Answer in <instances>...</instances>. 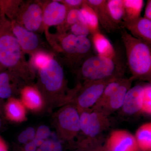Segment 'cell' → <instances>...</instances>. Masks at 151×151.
Wrapping results in <instances>:
<instances>
[{
  "mask_svg": "<svg viewBox=\"0 0 151 151\" xmlns=\"http://www.w3.org/2000/svg\"><path fill=\"white\" fill-rule=\"evenodd\" d=\"M145 17L151 20V0L148 1L145 11Z\"/></svg>",
  "mask_w": 151,
  "mask_h": 151,
  "instance_id": "cell-35",
  "label": "cell"
},
{
  "mask_svg": "<svg viewBox=\"0 0 151 151\" xmlns=\"http://www.w3.org/2000/svg\"><path fill=\"white\" fill-rule=\"evenodd\" d=\"M12 30L24 53L32 55L36 52L45 50L39 36L35 32L28 30L14 22Z\"/></svg>",
  "mask_w": 151,
  "mask_h": 151,
  "instance_id": "cell-10",
  "label": "cell"
},
{
  "mask_svg": "<svg viewBox=\"0 0 151 151\" xmlns=\"http://www.w3.org/2000/svg\"><path fill=\"white\" fill-rule=\"evenodd\" d=\"M6 116L11 121L22 122L26 120V112L24 105L17 99L11 98L6 105Z\"/></svg>",
  "mask_w": 151,
  "mask_h": 151,
  "instance_id": "cell-19",
  "label": "cell"
},
{
  "mask_svg": "<svg viewBox=\"0 0 151 151\" xmlns=\"http://www.w3.org/2000/svg\"><path fill=\"white\" fill-rule=\"evenodd\" d=\"M122 27L132 35L151 45V20L142 17L129 22H123Z\"/></svg>",
  "mask_w": 151,
  "mask_h": 151,
  "instance_id": "cell-13",
  "label": "cell"
},
{
  "mask_svg": "<svg viewBox=\"0 0 151 151\" xmlns=\"http://www.w3.org/2000/svg\"><path fill=\"white\" fill-rule=\"evenodd\" d=\"M37 151H63L61 143L55 139H48L38 148Z\"/></svg>",
  "mask_w": 151,
  "mask_h": 151,
  "instance_id": "cell-29",
  "label": "cell"
},
{
  "mask_svg": "<svg viewBox=\"0 0 151 151\" xmlns=\"http://www.w3.org/2000/svg\"><path fill=\"white\" fill-rule=\"evenodd\" d=\"M36 132L32 127H28L20 134L18 137V140L22 144L27 143L33 141L35 138Z\"/></svg>",
  "mask_w": 151,
  "mask_h": 151,
  "instance_id": "cell-31",
  "label": "cell"
},
{
  "mask_svg": "<svg viewBox=\"0 0 151 151\" xmlns=\"http://www.w3.org/2000/svg\"><path fill=\"white\" fill-rule=\"evenodd\" d=\"M121 35L127 63L135 78L151 80V45L135 37L122 27Z\"/></svg>",
  "mask_w": 151,
  "mask_h": 151,
  "instance_id": "cell-1",
  "label": "cell"
},
{
  "mask_svg": "<svg viewBox=\"0 0 151 151\" xmlns=\"http://www.w3.org/2000/svg\"><path fill=\"white\" fill-rule=\"evenodd\" d=\"M144 3L143 0H124L125 17L123 22L132 21L140 17Z\"/></svg>",
  "mask_w": 151,
  "mask_h": 151,
  "instance_id": "cell-23",
  "label": "cell"
},
{
  "mask_svg": "<svg viewBox=\"0 0 151 151\" xmlns=\"http://www.w3.org/2000/svg\"><path fill=\"white\" fill-rule=\"evenodd\" d=\"M60 131L63 137L72 139L80 130V113L77 108L67 105L60 110L58 116Z\"/></svg>",
  "mask_w": 151,
  "mask_h": 151,
  "instance_id": "cell-8",
  "label": "cell"
},
{
  "mask_svg": "<svg viewBox=\"0 0 151 151\" xmlns=\"http://www.w3.org/2000/svg\"><path fill=\"white\" fill-rule=\"evenodd\" d=\"M142 111L151 115V84L144 86Z\"/></svg>",
  "mask_w": 151,
  "mask_h": 151,
  "instance_id": "cell-28",
  "label": "cell"
},
{
  "mask_svg": "<svg viewBox=\"0 0 151 151\" xmlns=\"http://www.w3.org/2000/svg\"><path fill=\"white\" fill-rule=\"evenodd\" d=\"M81 20V13L79 9H71L68 10L65 22L61 26L62 27L61 33H66L65 32L69 29L70 27Z\"/></svg>",
  "mask_w": 151,
  "mask_h": 151,
  "instance_id": "cell-26",
  "label": "cell"
},
{
  "mask_svg": "<svg viewBox=\"0 0 151 151\" xmlns=\"http://www.w3.org/2000/svg\"><path fill=\"white\" fill-rule=\"evenodd\" d=\"M12 92L8 74L5 72L0 73V98H9L12 95Z\"/></svg>",
  "mask_w": 151,
  "mask_h": 151,
  "instance_id": "cell-27",
  "label": "cell"
},
{
  "mask_svg": "<svg viewBox=\"0 0 151 151\" xmlns=\"http://www.w3.org/2000/svg\"><path fill=\"white\" fill-rule=\"evenodd\" d=\"M38 147L33 140L30 141L26 144L24 151H37Z\"/></svg>",
  "mask_w": 151,
  "mask_h": 151,
  "instance_id": "cell-34",
  "label": "cell"
},
{
  "mask_svg": "<svg viewBox=\"0 0 151 151\" xmlns=\"http://www.w3.org/2000/svg\"><path fill=\"white\" fill-rule=\"evenodd\" d=\"M111 151L110 150H107V151Z\"/></svg>",
  "mask_w": 151,
  "mask_h": 151,
  "instance_id": "cell-38",
  "label": "cell"
},
{
  "mask_svg": "<svg viewBox=\"0 0 151 151\" xmlns=\"http://www.w3.org/2000/svg\"><path fill=\"white\" fill-rule=\"evenodd\" d=\"M21 102L31 111H40L43 106V99L38 89L33 86H24L21 92Z\"/></svg>",
  "mask_w": 151,
  "mask_h": 151,
  "instance_id": "cell-16",
  "label": "cell"
},
{
  "mask_svg": "<svg viewBox=\"0 0 151 151\" xmlns=\"http://www.w3.org/2000/svg\"><path fill=\"white\" fill-rule=\"evenodd\" d=\"M106 1L107 0H87L86 3L95 12L102 27L108 32H111L120 27L111 20L106 8Z\"/></svg>",
  "mask_w": 151,
  "mask_h": 151,
  "instance_id": "cell-15",
  "label": "cell"
},
{
  "mask_svg": "<svg viewBox=\"0 0 151 151\" xmlns=\"http://www.w3.org/2000/svg\"><path fill=\"white\" fill-rule=\"evenodd\" d=\"M59 38V43L54 47L62 53L68 66L78 68L83 60L92 54V43L87 37L77 36L68 32L60 34Z\"/></svg>",
  "mask_w": 151,
  "mask_h": 151,
  "instance_id": "cell-4",
  "label": "cell"
},
{
  "mask_svg": "<svg viewBox=\"0 0 151 151\" xmlns=\"http://www.w3.org/2000/svg\"><path fill=\"white\" fill-rule=\"evenodd\" d=\"M31 56L29 63L32 68L38 70L44 67L49 60L53 58L46 50H42L36 52Z\"/></svg>",
  "mask_w": 151,
  "mask_h": 151,
  "instance_id": "cell-25",
  "label": "cell"
},
{
  "mask_svg": "<svg viewBox=\"0 0 151 151\" xmlns=\"http://www.w3.org/2000/svg\"><path fill=\"white\" fill-rule=\"evenodd\" d=\"M70 33L77 36L87 37L90 33L88 27L85 24L79 22L70 27Z\"/></svg>",
  "mask_w": 151,
  "mask_h": 151,
  "instance_id": "cell-30",
  "label": "cell"
},
{
  "mask_svg": "<svg viewBox=\"0 0 151 151\" xmlns=\"http://www.w3.org/2000/svg\"><path fill=\"white\" fill-rule=\"evenodd\" d=\"M1 31L0 33V63L5 67L13 69L24 80H29L34 75V69L26 60L24 52L13 32Z\"/></svg>",
  "mask_w": 151,
  "mask_h": 151,
  "instance_id": "cell-3",
  "label": "cell"
},
{
  "mask_svg": "<svg viewBox=\"0 0 151 151\" xmlns=\"http://www.w3.org/2000/svg\"><path fill=\"white\" fill-rule=\"evenodd\" d=\"M111 151H137L138 146L135 137L124 130H116L111 133L108 141Z\"/></svg>",
  "mask_w": 151,
  "mask_h": 151,
  "instance_id": "cell-12",
  "label": "cell"
},
{
  "mask_svg": "<svg viewBox=\"0 0 151 151\" xmlns=\"http://www.w3.org/2000/svg\"><path fill=\"white\" fill-rule=\"evenodd\" d=\"M124 65L117 56L107 58L98 55H90L78 67V76L84 81L83 85L93 81L122 77Z\"/></svg>",
  "mask_w": 151,
  "mask_h": 151,
  "instance_id": "cell-2",
  "label": "cell"
},
{
  "mask_svg": "<svg viewBox=\"0 0 151 151\" xmlns=\"http://www.w3.org/2000/svg\"><path fill=\"white\" fill-rule=\"evenodd\" d=\"M81 13L80 22L86 24L92 34L100 32L99 22L97 14L92 7L86 3L79 9Z\"/></svg>",
  "mask_w": 151,
  "mask_h": 151,
  "instance_id": "cell-20",
  "label": "cell"
},
{
  "mask_svg": "<svg viewBox=\"0 0 151 151\" xmlns=\"http://www.w3.org/2000/svg\"><path fill=\"white\" fill-rule=\"evenodd\" d=\"M106 8L111 20L121 28L125 17L124 0H108Z\"/></svg>",
  "mask_w": 151,
  "mask_h": 151,
  "instance_id": "cell-21",
  "label": "cell"
},
{
  "mask_svg": "<svg viewBox=\"0 0 151 151\" xmlns=\"http://www.w3.org/2000/svg\"><path fill=\"white\" fill-rule=\"evenodd\" d=\"M134 79L132 76L129 78H127L111 96L105 106L99 110L107 115L108 111H116L122 108L126 94L131 88L132 81Z\"/></svg>",
  "mask_w": 151,
  "mask_h": 151,
  "instance_id": "cell-17",
  "label": "cell"
},
{
  "mask_svg": "<svg viewBox=\"0 0 151 151\" xmlns=\"http://www.w3.org/2000/svg\"><path fill=\"white\" fill-rule=\"evenodd\" d=\"M143 89L144 86L138 85L128 90L122 107L124 113L132 115L142 111Z\"/></svg>",
  "mask_w": 151,
  "mask_h": 151,
  "instance_id": "cell-14",
  "label": "cell"
},
{
  "mask_svg": "<svg viewBox=\"0 0 151 151\" xmlns=\"http://www.w3.org/2000/svg\"><path fill=\"white\" fill-rule=\"evenodd\" d=\"M138 147L144 151H151V123L143 124L135 136Z\"/></svg>",
  "mask_w": 151,
  "mask_h": 151,
  "instance_id": "cell-22",
  "label": "cell"
},
{
  "mask_svg": "<svg viewBox=\"0 0 151 151\" xmlns=\"http://www.w3.org/2000/svg\"><path fill=\"white\" fill-rule=\"evenodd\" d=\"M60 1L64 4L68 10L80 9L85 3V1L83 0H64Z\"/></svg>",
  "mask_w": 151,
  "mask_h": 151,
  "instance_id": "cell-33",
  "label": "cell"
},
{
  "mask_svg": "<svg viewBox=\"0 0 151 151\" xmlns=\"http://www.w3.org/2000/svg\"><path fill=\"white\" fill-rule=\"evenodd\" d=\"M0 151H8L6 143L1 137H0Z\"/></svg>",
  "mask_w": 151,
  "mask_h": 151,
  "instance_id": "cell-36",
  "label": "cell"
},
{
  "mask_svg": "<svg viewBox=\"0 0 151 151\" xmlns=\"http://www.w3.org/2000/svg\"><path fill=\"white\" fill-rule=\"evenodd\" d=\"M116 78L93 81L79 86L76 98V108L79 113L94 107L101 98L106 85Z\"/></svg>",
  "mask_w": 151,
  "mask_h": 151,
  "instance_id": "cell-7",
  "label": "cell"
},
{
  "mask_svg": "<svg viewBox=\"0 0 151 151\" xmlns=\"http://www.w3.org/2000/svg\"><path fill=\"white\" fill-rule=\"evenodd\" d=\"M39 84L41 90L50 95L60 94L65 86V75L60 62L54 58L38 70Z\"/></svg>",
  "mask_w": 151,
  "mask_h": 151,
  "instance_id": "cell-5",
  "label": "cell"
},
{
  "mask_svg": "<svg viewBox=\"0 0 151 151\" xmlns=\"http://www.w3.org/2000/svg\"><path fill=\"white\" fill-rule=\"evenodd\" d=\"M106 114L99 110L85 111L80 113V130L86 136L94 137L108 126Z\"/></svg>",
  "mask_w": 151,
  "mask_h": 151,
  "instance_id": "cell-9",
  "label": "cell"
},
{
  "mask_svg": "<svg viewBox=\"0 0 151 151\" xmlns=\"http://www.w3.org/2000/svg\"><path fill=\"white\" fill-rule=\"evenodd\" d=\"M92 40L97 55L111 59L116 57V51L111 42L100 32L92 34Z\"/></svg>",
  "mask_w": 151,
  "mask_h": 151,
  "instance_id": "cell-18",
  "label": "cell"
},
{
  "mask_svg": "<svg viewBox=\"0 0 151 151\" xmlns=\"http://www.w3.org/2000/svg\"><path fill=\"white\" fill-rule=\"evenodd\" d=\"M50 135L51 131L50 128L45 125H42L38 128L35 139L45 141L48 139Z\"/></svg>",
  "mask_w": 151,
  "mask_h": 151,
  "instance_id": "cell-32",
  "label": "cell"
},
{
  "mask_svg": "<svg viewBox=\"0 0 151 151\" xmlns=\"http://www.w3.org/2000/svg\"><path fill=\"white\" fill-rule=\"evenodd\" d=\"M44 4L40 1H22L17 15V22L33 32L43 29Z\"/></svg>",
  "mask_w": 151,
  "mask_h": 151,
  "instance_id": "cell-6",
  "label": "cell"
},
{
  "mask_svg": "<svg viewBox=\"0 0 151 151\" xmlns=\"http://www.w3.org/2000/svg\"><path fill=\"white\" fill-rule=\"evenodd\" d=\"M127 79L120 77L112 80L105 87L103 94L97 104L94 107V110L101 109L108 102L111 96L118 90L119 87L126 81Z\"/></svg>",
  "mask_w": 151,
  "mask_h": 151,
  "instance_id": "cell-24",
  "label": "cell"
},
{
  "mask_svg": "<svg viewBox=\"0 0 151 151\" xmlns=\"http://www.w3.org/2000/svg\"><path fill=\"white\" fill-rule=\"evenodd\" d=\"M68 9L60 1L45 2L43 23L45 29L50 27L62 25L65 22Z\"/></svg>",
  "mask_w": 151,
  "mask_h": 151,
  "instance_id": "cell-11",
  "label": "cell"
},
{
  "mask_svg": "<svg viewBox=\"0 0 151 151\" xmlns=\"http://www.w3.org/2000/svg\"><path fill=\"white\" fill-rule=\"evenodd\" d=\"M1 120H0V127H1Z\"/></svg>",
  "mask_w": 151,
  "mask_h": 151,
  "instance_id": "cell-37",
  "label": "cell"
}]
</instances>
